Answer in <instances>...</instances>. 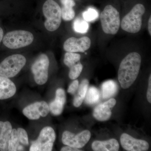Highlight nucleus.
<instances>
[{"mask_svg": "<svg viewBox=\"0 0 151 151\" xmlns=\"http://www.w3.org/2000/svg\"><path fill=\"white\" fill-rule=\"evenodd\" d=\"M122 147L128 151H146L149 148V143L144 140L135 139L126 133L120 138Z\"/></svg>", "mask_w": 151, "mask_h": 151, "instance_id": "f8f14e48", "label": "nucleus"}, {"mask_svg": "<svg viewBox=\"0 0 151 151\" xmlns=\"http://www.w3.org/2000/svg\"><path fill=\"white\" fill-rule=\"evenodd\" d=\"M119 142L115 139L108 140H96L92 143V148L94 151H118L119 150Z\"/></svg>", "mask_w": 151, "mask_h": 151, "instance_id": "f3484780", "label": "nucleus"}, {"mask_svg": "<svg viewBox=\"0 0 151 151\" xmlns=\"http://www.w3.org/2000/svg\"><path fill=\"white\" fill-rule=\"evenodd\" d=\"M83 68V65L81 64L80 61L70 67L68 74L70 79L75 80L78 78L82 72Z\"/></svg>", "mask_w": 151, "mask_h": 151, "instance_id": "393cba45", "label": "nucleus"}, {"mask_svg": "<svg viewBox=\"0 0 151 151\" xmlns=\"http://www.w3.org/2000/svg\"><path fill=\"white\" fill-rule=\"evenodd\" d=\"M151 17H150V18L149 19L148 25V31L149 34L150 35H151Z\"/></svg>", "mask_w": 151, "mask_h": 151, "instance_id": "7c9ffc66", "label": "nucleus"}, {"mask_svg": "<svg viewBox=\"0 0 151 151\" xmlns=\"http://www.w3.org/2000/svg\"><path fill=\"white\" fill-rule=\"evenodd\" d=\"M73 28L76 32L80 33H86L89 29L88 22L80 18L76 19L73 22Z\"/></svg>", "mask_w": 151, "mask_h": 151, "instance_id": "b1692460", "label": "nucleus"}, {"mask_svg": "<svg viewBox=\"0 0 151 151\" xmlns=\"http://www.w3.org/2000/svg\"><path fill=\"white\" fill-rule=\"evenodd\" d=\"M3 36H4V31L0 27V42L3 40Z\"/></svg>", "mask_w": 151, "mask_h": 151, "instance_id": "2f4dec72", "label": "nucleus"}, {"mask_svg": "<svg viewBox=\"0 0 151 151\" xmlns=\"http://www.w3.org/2000/svg\"><path fill=\"white\" fill-rule=\"evenodd\" d=\"M50 112L49 107L45 101L37 102L28 105L23 109V113L28 119L37 120L41 117H46Z\"/></svg>", "mask_w": 151, "mask_h": 151, "instance_id": "9d476101", "label": "nucleus"}, {"mask_svg": "<svg viewBox=\"0 0 151 151\" xmlns=\"http://www.w3.org/2000/svg\"><path fill=\"white\" fill-rule=\"evenodd\" d=\"M91 136V133L88 130H84L77 134L66 131L63 134L62 142L65 145L81 149L88 142Z\"/></svg>", "mask_w": 151, "mask_h": 151, "instance_id": "1a4fd4ad", "label": "nucleus"}, {"mask_svg": "<svg viewBox=\"0 0 151 151\" xmlns=\"http://www.w3.org/2000/svg\"><path fill=\"white\" fill-rule=\"evenodd\" d=\"M101 89L103 99H108L116 94L118 90V85L114 81L108 80L103 83Z\"/></svg>", "mask_w": 151, "mask_h": 151, "instance_id": "aec40b11", "label": "nucleus"}, {"mask_svg": "<svg viewBox=\"0 0 151 151\" xmlns=\"http://www.w3.org/2000/svg\"><path fill=\"white\" fill-rule=\"evenodd\" d=\"M49 64L48 57L45 54L40 55L32 64L31 70L37 84L43 85L46 83L48 78Z\"/></svg>", "mask_w": 151, "mask_h": 151, "instance_id": "6e6552de", "label": "nucleus"}, {"mask_svg": "<svg viewBox=\"0 0 151 151\" xmlns=\"http://www.w3.org/2000/svg\"><path fill=\"white\" fill-rule=\"evenodd\" d=\"M15 85L10 79L0 76V100L13 97L16 92Z\"/></svg>", "mask_w": 151, "mask_h": 151, "instance_id": "2eb2a0df", "label": "nucleus"}, {"mask_svg": "<svg viewBox=\"0 0 151 151\" xmlns=\"http://www.w3.org/2000/svg\"><path fill=\"white\" fill-rule=\"evenodd\" d=\"M60 1L62 5L61 12L63 19L66 21L73 19L75 15L73 9L76 5L74 0H60Z\"/></svg>", "mask_w": 151, "mask_h": 151, "instance_id": "a211bd4d", "label": "nucleus"}, {"mask_svg": "<svg viewBox=\"0 0 151 151\" xmlns=\"http://www.w3.org/2000/svg\"><path fill=\"white\" fill-rule=\"evenodd\" d=\"M33 40L34 36L29 32L15 30L7 33L3 38V42L8 48L16 49L28 46Z\"/></svg>", "mask_w": 151, "mask_h": 151, "instance_id": "39448f33", "label": "nucleus"}, {"mask_svg": "<svg viewBox=\"0 0 151 151\" xmlns=\"http://www.w3.org/2000/svg\"><path fill=\"white\" fill-rule=\"evenodd\" d=\"M17 133L20 143L23 145L28 146V137L26 131L22 128H19L17 129Z\"/></svg>", "mask_w": 151, "mask_h": 151, "instance_id": "bb28decb", "label": "nucleus"}, {"mask_svg": "<svg viewBox=\"0 0 151 151\" xmlns=\"http://www.w3.org/2000/svg\"><path fill=\"white\" fill-rule=\"evenodd\" d=\"M12 130L9 122H0V151H8L9 141Z\"/></svg>", "mask_w": 151, "mask_h": 151, "instance_id": "dca6fc26", "label": "nucleus"}, {"mask_svg": "<svg viewBox=\"0 0 151 151\" xmlns=\"http://www.w3.org/2000/svg\"><path fill=\"white\" fill-rule=\"evenodd\" d=\"M84 20L87 22L94 21L99 17V13L97 10L93 8H89L82 14Z\"/></svg>", "mask_w": 151, "mask_h": 151, "instance_id": "a878e982", "label": "nucleus"}, {"mask_svg": "<svg viewBox=\"0 0 151 151\" xmlns=\"http://www.w3.org/2000/svg\"><path fill=\"white\" fill-rule=\"evenodd\" d=\"M100 19L102 29L105 34L113 35L119 31L121 26L120 14L113 6H106L100 14Z\"/></svg>", "mask_w": 151, "mask_h": 151, "instance_id": "7ed1b4c3", "label": "nucleus"}, {"mask_svg": "<svg viewBox=\"0 0 151 151\" xmlns=\"http://www.w3.org/2000/svg\"><path fill=\"white\" fill-rule=\"evenodd\" d=\"M142 57L138 52H132L122 60L118 71V79L123 89L129 88L137 78Z\"/></svg>", "mask_w": 151, "mask_h": 151, "instance_id": "f257e3e1", "label": "nucleus"}, {"mask_svg": "<svg viewBox=\"0 0 151 151\" xmlns=\"http://www.w3.org/2000/svg\"><path fill=\"white\" fill-rule=\"evenodd\" d=\"M145 11V8L142 4L135 5L121 22L122 29L130 33L139 32L142 28V17Z\"/></svg>", "mask_w": 151, "mask_h": 151, "instance_id": "f03ea898", "label": "nucleus"}, {"mask_svg": "<svg viewBox=\"0 0 151 151\" xmlns=\"http://www.w3.org/2000/svg\"><path fill=\"white\" fill-rule=\"evenodd\" d=\"M78 86H79V82L78 80H74L69 85L68 89V92L70 93V94H75L78 89Z\"/></svg>", "mask_w": 151, "mask_h": 151, "instance_id": "cd10ccee", "label": "nucleus"}, {"mask_svg": "<svg viewBox=\"0 0 151 151\" xmlns=\"http://www.w3.org/2000/svg\"><path fill=\"white\" fill-rule=\"evenodd\" d=\"M60 151H80L79 149L73 147H70V146H67L65 147H63L61 149Z\"/></svg>", "mask_w": 151, "mask_h": 151, "instance_id": "c756f323", "label": "nucleus"}, {"mask_svg": "<svg viewBox=\"0 0 151 151\" xmlns=\"http://www.w3.org/2000/svg\"><path fill=\"white\" fill-rule=\"evenodd\" d=\"M91 45V40L88 37H71L64 42L63 48L67 52H83L90 48Z\"/></svg>", "mask_w": 151, "mask_h": 151, "instance_id": "9b49d317", "label": "nucleus"}, {"mask_svg": "<svg viewBox=\"0 0 151 151\" xmlns=\"http://www.w3.org/2000/svg\"><path fill=\"white\" fill-rule=\"evenodd\" d=\"M55 138V132L52 127H44L41 131L37 139L32 142L29 151H51Z\"/></svg>", "mask_w": 151, "mask_h": 151, "instance_id": "0eeeda50", "label": "nucleus"}, {"mask_svg": "<svg viewBox=\"0 0 151 151\" xmlns=\"http://www.w3.org/2000/svg\"><path fill=\"white\" fill-rule=\"evenodd\" d=\"M147 100L149 103H151V75H150L149 78L148 87L147 94Z\"/></svg>", "mask_w": 151, "mask_h": 151, "instance_id": "c85d7f7f", "label": "nucleus"}, {"mask_svg": "<svg viewBox=\"0 0 151 151\" xmlns=\"http://www.w3.org/2000/svg\"><path fill=\"white\" fill-rule=\"evenodd\" d=\"M26 63V59L22 55H13L8 57L0 63V76L12 78L20 71Z\"/></svg>", "mask_w": 151, "mask_h": 151, "instance_id": "423d86ee", "label": "nucleus"}, {"mask_svg": "<svg viewBox=\"0 0 151 151\" xmlns=\"http://www.w3.org/2000/svg\"><path fill=\"white\" fill-rule=\"evenodd\" d=\"M66 102V96L64 89L58 88L55 93V99L50 103V111L54 116H59L62 113Z\"/></svg>", "mask_w": 151, "mask_h": 151, "instance_id": "4468645a", "label": "nucleus"}, {"mask_svg": "<svg viewBox=\"0 0 151 151\" xmlns=\"http://www.w3.org/2000/svg\"><path fill=\"white\" fill-rule=\"evenodd\" d=\"M100 93L99 90L94 86H92L87 90L84 100L88 105H94L99 102Z\"/></svg>", "mask_w": 151, "mask_h": 151, "instance_id": "412c9836", "label": "nucleus"}, {"mask_svg": "<svg viewBox=\"0 0 151 151\" xmlns=\"http://www.w3.org/2000/svg\"><path fill=\"white\" fill-rule=\"evenodd\" d=\"M81 55L76 52H67L64 56V64L70 68L77 63L80 61Z\"/></svg>", "mask_w": 151, "mask_h": 151, "instance_id": "5701e85b", "label": "nucleus"}, {"mask_svg": "<svg viewBox=\"0 0 151 151\" xmlns=\"http://www.w3.org/2000/svg\"><path fill=\"white\" fill-rule=\"evenodd\" d=\"M89 81L87 79H84L78 86V91L73 100V105L75 107H79L83 103L89 87Z\"/></svg>", "mask_w": 151, "mask_h": 151, "instance_id": "6ab92c4d", "label": "nucleus"}, {"mask_svg": "<svg viewBox=\"0 0 151 151\" xmlns=\"http://www.w3.org/2000/svg\"><path fill=\"white\" fill-rule=\"evenodd\" d=\"M20 142L18 138L17 130L12 129L11 133V137L9 141L8 151H23L24 148L20 145Z\"/></svg>", "mask_w": 151, "mask_h": 151, "instance_id": "4be33fe9", "label": "nucleus"}, {"mask_svg": "<svg viewBox=\"0 0 151 151\" xmlns=\"http://www.w3.org/2000/svg\"><path fill=\"white\" fill-rule=\"evenodd\" d=\"M116 104L115 99L111 98L105 103H101L94 108L93 116L97 121L105 122L111 118L112 115L111 109Z\"/></svg>", "mask_w": 151, "mask_h": 151, "instance_id": "ddd939ff", "label": "nucleus"}, {"mask_svg": "<svg viewBox=\"0 0 151 151\" xmlns=\"http://www.w3.org/2000/svg\"><path fill=\"white\" fill-rule=\"evenodd\" d=\"M42 11L46 20L45 27L49 31L56 30L61 22V8L53 0H47L44 4Z\"/></svg>", "mask_w": 151, "mask_h": 151, "instance_id": "20e7f679", "label": "nucleus"}]
</instances>
